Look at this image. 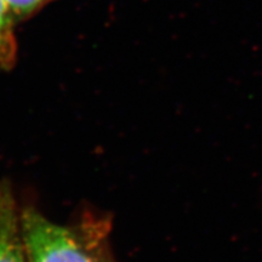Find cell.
I'll use <instances>...</instances> for the list:
<instances>
[{
    "label": "cell",
    "mask_w": 262,
    "mask_h": 262,
    "mask_svg": "<svg viewBox=\"0 0 262 262\" xmlns=\"http://www.w3.org/2000/svg\"><path fill=\"white\" fill-rule=\"evenodd\" d=\"M27 262H117L110 244L111 222L86 212L74 224L49 220L33 206L21 210Z\"/></svg>",
    "instance_id": "cell-1"
},
{
    "label": "cell",
    "mask_w": 262,
    "mask_h": 262,
    "mask_svg": "<svg viewBox=\"0 0 262 262\" xmlns=\"http://www.w3.org/2000/svg\"><path fill=\"white\" fill-rule=\"evenodd\" d=\"M0 262H27L21 210L8 182H0Z\"/></svg>",
    "instance_id": "cell-2"
},
{
    "label": "cell",
    "mask_w": 262,
    "mask_h": 262,
    "mask_svg": "<svg viewBox=\"0 0 262 262\" xmlns=\"http://www.w3.org/2000/svg\"><path fill=\"white\" fill-rule=\"evenodd\" d=\"M14 14L6 0H0V68L10 70L17 58V40H16Z\"/></svg>",
    "instance_id": "cell-3"
},
{
    "label": "cell",
    "mask_w": 262,
    "mask_h": 262,
    "mask_svg": "<svg viewBox=\"0 0 262 262\" xmlns=\"http://www.w3.org/2000/svg\"><path fill=\"white\" fill-rule=\"evenodd\" d=\"M50 2L51 0H6L17 22L37 14L39 10H41Z\"/></svg>",
    "instance_id": "cell-4"
}]
</instances>
